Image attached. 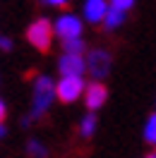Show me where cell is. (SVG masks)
<instances>
[{"mask_svg": "<svg viewBox=\"0 0 156 158\" xmlns=\"http://www.w3.org/2000/svg\"><path fill=\"white\" fill-rule=\"evenodd\" d=\"M144 139L149 141V144H156V115H151V118L146 120V125H144Z\"/></svg>", "mask_w": 156, "mask_h": 158, "instance_id": "12", "label": "cell"}, {"mask_svg": "<svg viewBox=\"0 0 156 158\" xmlns=\"http://www.w3.org/2000/svg\"><path fill=\"white\" fill-rule=\"evenodd\" d=\"M84 62H87V69L91 72V77L98 81L110 72V53L103 48H94L89 53V58H84Z\"/></svg>", "mask_w": 156, "mask_h": 158, "instance_id": "5", "label": "cell"}, {"mask_svg": "<svg viewBox=\"0 0 156 158\" xmlns=\"http://www.w3.org/2000/svg\"><path fill=\"white\" fill-rule=\"evenodd\" d=\"M82 29H84V24L79 19L77 15H72V12H63L55 24H53V34H58L60 39H75V36H82Z\"/></svg>", "mask_w": 156, "mask_h": 158, "instance_id": "3", "label": "cell"}, {"mask_svg": "<svg viewBox=\"0 0 156 158\" xmlns=\"http://www.w3.org/2000/svg\"><path fill=\"white\" fill-rule=\"evenodd\" d=\"M106 10H108V0H84V5H82V15L89 24H101Z\"/></svg>", "mask_w": 156, "mask_h": 158, "instance_id": "8", "label": "cell"}, {"mask_svg": "<svg viewBox=\"0 0 156 158\" xmlns=\"http://www.w3.org/2000/svg\"><path fill=\"white\" fill-rule=\"evenodd\" d=\"M58 69L63 77H82L87 69V62L77 53H63V58L58 60Z\"/></svg>", "mask_w": 156, "mask_h": 158, "instance_id": "6", "label": "cell"}, {"mask_svg": "<svg viewBox=\"0 0 156 158\" xmlns=\"http://www.w3.org/2000/svg\"><path fill=\"white\" fill-rule=\"evenodd\" d=\"M108 5H110V7H118V10H123V12H127L132 5H135V0H108Z\"/></svg>", "mask_w": 156, "mask_h": 158, "instance_id": "14", "label": "cell"}, {"mask_svg": "<svg viewBox=\"0 0 156 158\" xmlns=\"http://www.w3.org/2000/svg\"><path fill=\"white\" fill-rule=\"evenodd\" d=\"M5 118V103H2V101H0V120Z\"/></svg>", "mask_w": 156, "mask_h": 158, "instance_id": "17", "label": "cell"}, {"mask_svg": "<svg viewBox=\"0 0 156 158\" xmlns=\"http://www.w3.org/2000/svg\"><path fill=\"white\" fill-rule=\"evenodd\" d=\"M27 39H29V43L34 48L48 50L50 43H53V24H50L48 19H36L29 29H27Z\"/></svg>", "mask_w": 156, "mask_h": 158, "instance_id": "2", "label": "cell"}, {"mask_svg": "<svg viewBox=\"0 0 156 158\" xmlns=\"http://www.w3.org/2000/svg\"><path fill=\"white\" fill-rule=\"evenodd\" d=\"M94 129H96V115L89 113V115H84L82 122H79V134H82V137H91Z\"/></svg>", "mask_w": 156, "mask_h": 158, "instance_id": "11", "label": "cell"}, {"mask_svg": "<svg viewBox=\"0 0 156 158\" xmlns=\"http://www.w3.org/2000/svg\"><path fill=\"white\" fill-rule=\"evenodd\" d=\"M82 96H84V103H87V108H89V110H98L103 103H106L108 91H106V86H103L98 79H94L91 84H84Z\"/></svg>", "mask_w": 156, "mask_h": 158, "instance_id": "7", "label": "cell"}, {"mask_svg": "<svg viewBox=\"0 0 156 158\" xmlns=\"http://www.w3.org/2000/svg\"><path fill=\"white\" fill-rule=\"evenodd\" d=\"M29 156L31 158H46V146L43 144H39V141H29Z\"/></svg>", "mask_w": 156, "mask_h": 158, "instance_id": "13", "label": "cell"}, {"mask_svg": "<svg viewBox=\"0 0 156 158\" xmlns=\"http://www.w3.org/2000/svg\"><path fill=\"white\" fill-rule=\"evenodd\" d=\"M0 50H12V41L2 36V39H0Z\"/></svg>", "mask_w": 156, "mask_h": 158, "instance_id": "16", "label": "cell"}, {"mask_svg": "<svg viewBox=\"0 0 156 158\" xmlns=\"http://www.w3.org/2000/svg\"><path fill=\"white\" fill-rule=\"evenodd\" d=\"M146 158H156V153H151V156H146Z\"/></svg>", "mask_w": 156, "mask_h": 158, "instance_id": "19", "label": "cell"}, {"mask_svg": "<svg viewBox=\"0 0 156 158\" xmlns=\"http://www.w3.org/2000/svg\"><path fill=\"white\" fill-rule=\"evenodd\" d=\"M53 98H55V84L50 81V77H36V81H34V101H31V115L27 120H24V125H29L34 118H41L46 110H48V106L53 103Z\"/></svg>", "mask_w": 156, "mask_h": 158, "instance_id": "1", "label": "cell"}, {"mask_svg": "<svg viewBox=\"0 0 156 158\" xmlns=\"http://www.w3.org/2000/svg\"><path fill=\"white\" fill-rule=\"evenodd\" d=\"M63 53H77L82 55L84 53V41L75 36V39H63Z\"/></svg>", "mask_w": 156, "mask_h": 158, "instance_id": "10", "label": "cell"}, {"mask_svg": "<svg viewBox=\"0 0 156 158\" xmlns=\"http://www.w3.org/2000/svg\"><path fill=\"white\" fill-rule=\"evenodd\" d=\"M46 5H50V7H63V5H67L70 0H43Z\"/></svg>", "mask_w": 156, "mask_h": 158, "instance_id": "15", "label": "cell"}, {"mask_svg": "<svg viewBox=\"0 0 156 158\" xmlns=\"http://www.w3.org/2000/svg\"><path fill=\"white\" fill-rule=\"evenodd\" d=\"M5 137V127H2V120H0V139Z\"/></svg>", "mask_w": 156, "mask_h": 158, "instance_id": "18", "label": "cell"}, {"mask_svg": "<svg viewBox=\"0 0 156 158\" xmlns=\"http://www.w3.org/2000/svg\"><path fill=\"white\" fill-rule=\"evenodd\" d=\"M84 91V79L82 77H63L55 84V98H60L63 103H72L77 101Z\"/></svg>", "mask_w": 156, "mask_h": 158, "instance_id": "4", "label": "cell"}, {"mask_svg": "<svg viewBox=\"0 0 156 158\" xmlns=\"http://www.w3.org/2000/svg\"><path fill=\"white\" fill-rule=\"evenodd\" d=\"M123 22H125V12L108 5V10H106V15H103V22H101V24H103L108 31H113V29H118Z\"/></svg>", "mask_w": 156, "mask_h": 158, "instance_id": "9", "label": "cell"}]
</instances>
